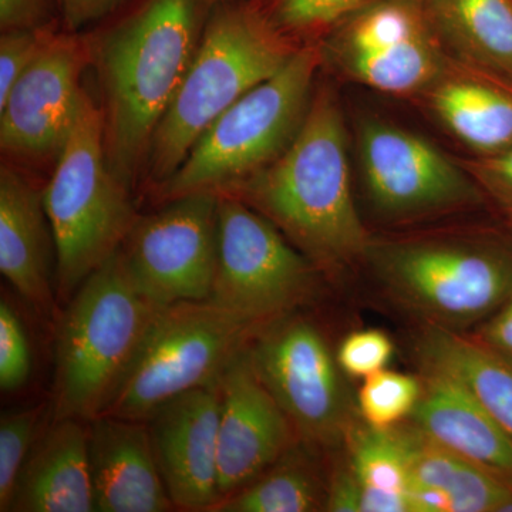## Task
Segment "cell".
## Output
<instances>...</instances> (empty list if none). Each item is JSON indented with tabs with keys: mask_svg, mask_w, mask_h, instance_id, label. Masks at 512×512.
<instances>
[{
	"mask_svg": "<svg viewBox=\"0 0 512 512\" xmlns=\"http://www.w3.org/2000/svg\"><path fill=\"white\" fill-rule=\"evenodd\" d=\"M215 0H137L89 40L103 89L107 160L133 188L200 45Z\"/></svg>",
	"mask_w": 512,
	"mask_h": 512,
	"instance_id": "obj_1",
	"label": "cell"
},
{
	"mask_svg": "<svg viewBox=\"0 0 512 512\" xmlns=\"http://www.w3.org/2000/svg\"><path fill=\"white\" fill-rule=\"evenodd\" d=\"M217 194L268 218L320 272L357 264L372 244L353 200L345 121L329 87L313 93L302 127L274 163Z\"/></svg>",
	"mask_w": 512,
	"mask_h": 512,
	"instance_id": "obj_2",
	"label": "cell"
},
{
	"mask_svg": "<svg viewBox=\"0 0 512 512\" xmlns=\"http://www.w3.org/2000/svg\"><path fill=\"white\" fill-rule=\"evenodd\" d=\"M256 0H227L212 9L200 45L147 160L157 185L178 170L198 138L249 90L278 73L296 53Z\"/></svg>",
	"mask_w": 512,
	"mask_h": 512,
	"instance_id": "obj_3",
	"label": "cell"
},
{
	"mask_svg": "<svg viewBox=\"0 0 512 512\" xmlns=\"http://www.w3.org/2000/svg\"><path fill=\"white\" fill-rule=\"evenodd\" d=\"M366 261L380 289L423 326L463 332L512 293V229L377 241Z\"/></svg>",
	"mask_w": 512,
	"mask_h": 512,
	"instance_id": "obj_4",
	"label": "cell"
},
{
	"mask_svg": "<svg viewBox=\"0 0 512 512\" xmlns=\"http://www.w3.org/2000/svg\"><path fill=\"white\" fill-rule=\"evenodd\" d=\"M59 323L53 419L101 416L160 312L138 289L121 248L72 296Z\"/></svg>",
	"mask_w": 512,
	"mask_h": 512,
	"instance_id": "obj_5",
	"label": "cell"
},
{
	"mask_svg": "<svg viewBox=\"0 0 512 512\" xmlns=\"http://www.w3.org/2000/svg\"><path fill=\"white\" fill-rule=\"evenodd\" d=\"M55 163L43 204L55 238L57 295L70 299L137 221L131 190L107 160L103 111L89 93Z\"/></svg>",
	"mask_w": 512,
	"mask_h": 512,
	"instance_id": "obj_6",
	"label": "cell"
},
{
	"mask_svg": "<svg viewBox=\"0 0 512 512\" xmlns=\"http://www.w3.org/2000/svg\"><path fill=\"white\" fill-rule=\"evenodd\" d=\"M320 47L296 50L288 63L249 90L198 138L183 164L160 185L165 200L224 192L264 170L292 143L308 114Z\"/></svg>",
	"mask_w": 512,
	"mask_h": 512,
	"instance_id": "obj_7",
	"label": "cell"
},
{
	"mask_svg": "<svg viewBox=\"0 0 512 512\" xmlns=\"http://www.w3.org/2000/svg\"><path fill=\"white\" fill-rule=\"evenodd\" d=\"M261 330L210 299L164 306L101 416L147 421L173 397L217 383Z\"/></svg>",
	"mask_w": 512,
	"mask_h": 512,
	"instance_id": "obj_8",
	"label": "cell"
},
{
	"mask_svg": "<svg viewBox=\"0 0 512 512\" xmlns=\"http://www.w3.org/2000/svg\"><path fill=\"white\" fill-rule=\"evenodd\" d=\"M319 272L268 218L232 195L218 194L210 301L265 329L313 299Z\"/></svg>",
	"mask_w": 512,
	"mask_h": 512,
	"instance_id": "obj_9",
	"label": "cell"
},
{
	"mask_svg": "<svg viewBox=\"0 0 512 512\" xmlns=\"http://www.w3.org/2000/svg\"><path fill=\"white\" fill-rule=\"evenodd\" d=\"M320 53L353 82L393 96L423 94L451 60L426 0H372L330 29Z\"/></svg>",
	"mask_w": 512,
	"mask_h": 512,
	"instance_id": "obj_10",
	"label": "cell"
},
{
	"mask_svg": "<svg viewBox=\"0 0 512 512\" xmlns=\"http://www.w3.org/2000/svg\"><path fill=\"white\" fill-rule=\"evenodd\" d=\"M247 350L299 440L313 448L345 441L356 423L353 407L338 357L318 326L292 313L262 329Z\"/></svg>",
	"mask_w": 512,
	"mask_h": 512,
	"instance_id": "obj_11",
	"label": "cell"
},
{
	"mask_svg": "<svg viewBox=\"0 0 512 512\" xmlns=\"http://www.w3.org/2000/svg\"><path fill=\"white\" fill-rule=\"evenodd\" d=\"M121 251L138 289L161 308L208 301L217 271V192H192L137 218Z\"/></svg>",
	"mask_w": 512,
	"mask_h": 512,
	"instance_id": "obj_12",
	"label": "cell"
},
{
	"mask_svg": "<svg viewBox=\"0 0 512 512\" xmlns=\"http://www.w3.org/2000/svg\"><path fill=\"white\" fill-rule=\"evenodd\" d=\"M359 151L370 201L384 217L413 220L487 200L460 164L412 131L366 121Z\"/></svg>",
	"mask_w": 512,
	"mask_h": 512,
	"instance_id": "obj_13",
	"label": "cell"
},
{
	"mask_svg": "<svg viewBox=\"0 0 512 512\" xmlns=\"http://www.w3.org/2000/svg\"><path fill=\"white\" fill-rule=\"evenodd\" d=\"M80 33L53 30L32 66L0 101V148L20 161L57 160L72 133L86 90L82 77L92 59Z\"/></svg>",
	"mask_w": 512,
	"mask_h": 512,
	"instance_id": "obj_14",
	"label": "cell"
},
{
	"mask_svg": "<svg viewBox=\"0 0 512 512\" xmlns=\"http://www.w3.org/2000/svg\"><path fill=\"white\" fill-rule=\"evenodd\" d=\"M218 389V488L222 500L268 470L299 439L291 420L259 379L247 349L229 363L218 380Z\"/></svg>",
	"mask_w": 512,
	"mask_h": 512,
	"instance_id": "obj_15",
	"label": "cell"
},
{
	"mask_svg": "<svg viewBox=\"0 0 512 512\" xmlns=\"http://www.w3.org/2000/svg\"><path fill=\"white\" fill-rule=\"evenodd\" d=\"M218 382L173 397L147 420L154 456L177 510L211 511L218 488Z\"/></svg>",
	"mask_w": 512,
	"mask_h": 512,
	"instance_id": "obj_16",
	"label": "cell"
},
{
	"mask_svg": "<svg viewBox=\"0 0 512 512\" xmlns=\"http://www.w3.org/2000/svg\"><path fill=\"white\" fill-rule=\"evenodd\" d=\"M94 505L99 512L175 510L154 456L147 421H89Z\"/></svg>",
	"mask_w": 512,
	"mask_h": 512,
	"instance_id": "obj_17",
	"label": "cell"
},
{
	"mask_svg": "<svg viewBox=\"0 0 512 512\" xmlns=\"http://www.w3.org/2000/svg\"><path fill=\"white\" fill-rule=\"evenodd\" d=\"M52 249L55 238L43 191L10 165L0 168V272L42 315L53 311Z\"/></svg>",
	"mask_w": 512,
	"mask_h": 512,
	"instance_id": "obj_18",
	"label": "cell"
},
{
	"mask_svg": "<svg viewBox=\"0 0 512 512\" xmlns=\"http://www.w3.org/2000/svg\"><path fill=\"white\" fill-rule=\"evenodd\" d=\"M419 402L409 417L417 429L458 456L512 484V440L463 384L421 369Z\"/></svg>",
	"mask_w": 512,
	"mask_h": 512,
	"instance_id": "obj_19",
	"label": "cell"
},
{
	"mask_svg": "<svg viewBox=\"0 0 512 512\" xmlns=\"http://www.w3.org/2000/svg\"><path fill=\"white\" fill-rule=\"evenodd\" d=\"M86 423L53 419L37 437L20 471L10 511H96Z\"/></svg>",
	"mask_w": 512,
	"mask_h": 512,
	"instance_id": "obj_20",
	"label": "cell"
},
{
	"mask_svg": "<svg viewBox=\"0 0 512 512\" xmlns=\"http://www.w3.org/2000/svg\"><path fill=\"white\" fill-rule=\"evenodd\" d=\"M431 113L476 157L512 148V84L451 57L426 92Z\"/></svg>",
	"mask_w": 512,
	"mask_h": 512,
	"instance_id": "obj_21",
	"label": "cell"
},
{
	"mask_svg": "<svg viewBox=\"0 0 512 512\" xmlns=\"http://www.w3.org/2000/svg\"><path fill=\"white\" fill-rule=\"evenodd\" d=\"M421 369L456 379L512 440V363L463 332L421 326L414 342Z\"/></svg>",
	"mask_w": 512,
	"mask_h": 512,
	"instance_id": "obj_22",
	"label": "cell"
},
{
	"mask_svg": "<svg viewBox=\"0 0 512 512\" xmlns=\"http://www.w3.org/2000/svg\"><path fill=\"white\" fill-rule=\"evenodd\" d=\"M448 55L512 84V0H426Z\"/></svg>",
	"mask_w": 512,
	"mask_h": 512,
	"instance_id": "obj_23",
	"label": "cell"
},
{
	"mask_svg": "<svg viewBox=\"0 0 512 512\" xmlns=\"http://www.w3.org/2000/svg\"><path fill=\"white\" fill-rule=\"evenodd\" d=\"M393 429L406 454L410 483L446 494L450 512H498L510 497L512 484L505 478L441 446L410 421Z\"/></svg>",
	"mask_w": 512,
	"mask_h": 512,
	"instance_id": "obj_24",
	"label": "cell"
},
{
	"mask_svg": "<svg viewBox=\"0 0 512 512\" xmlns=\"http://www.w3.org/2000/svg\"><path fill=\"white\" fill-rule=\"evenodd\" d=\"M299 440L251 483L222 498L210 512L326 511L329 478Z\"/></svg>",
	"mask_w": 512,
	"mask_h": 512,
	"instance_id": "obj_25",
	"label": "cell"
},
{
	"mask_svg": "<svg viewBox=\"0 0 512 512\" xmlns=\"http://www.w3.org/2000/svg\"><path fill=\"white\" fill-rule=\"evenodd\" d=\"M343 443L348 448L349 466L362 487L407 493L409 466L396 431L375 429L365 421H356Z\"/></svg>",
	"mask_w": 512,
	"mask_h": 512,
	"instance_id": "obj_26",
	"label": "cell"
},
{
	"mask_svg": "<svg viewBox=\"0 0 512 512\" xmlns=\"http://www.w3.org/2000/svg\"><path fill=\"white\" fill-rule=\"evenodd\" d=\"M420 394V376L383 369L363 379L357 394V406L363 421L370 427L393 429L409 420Z\"/></svg>",
	"mask_w": 512,
	"mask_h": 512,
	"instance_id": "obj_27",
	"label": "cell"
},
{
	"mask_svg": "<svg viewBox=\"0 0 512 512\" xmlns=\"http://www.w3.org/2000/svg\"><path fill=\"white\" fill-rule=\"evenodd\" d=\"M43 407L5 414L0 421V511L9 512L23 464L39 437Z\"/></svg>",
	"mask_w": 512,
	"mask_h": 512,
	"instance_id": "obj_28",
	"label": "cell"
},
{
	"mask_svg": "<svg viewBox=\"0 0 512 512\" xmlns=\"http://www.w3.org/2000/svg\"><path fill=\"white\" fill-rule=\"evenodd\" d=\"M372 0H269L262 6L288 35L332 29Z\"/></svg>",
	"mask_w": 512,
	"mask_h": 512,
	"instance_id": "obj_29",
	"label": "cell"
},
{
	"mask_svg": "<svg viewBox=\"0 0 512 512\" xmlns=\"http://www.w3.org/2000/svg\"><path fill=\"white\" fill-rule=\"evenodd\" d=\"M32 373V349L22 320L5 299L0 302V387L13 392Z\"/></svg>",
	"mask_w": 512,
	"mask_h": 512,
	"instance_id": "obj_30",
	"label": "cell"
},
{
	"mask_svg": "<svg viewBox=\"0 0 512 512\" xmlns=\"http://www.w3.org/2000/svg\"><path fill=\"white\" fill-rule=\"evenodd\" d=\"M393 352V342L386 333L376 329L357 330L343 339L336 357L343 375L366 379L386 369Z\"/></svg>",
	"mask_w": 512,
	"mask_h": 512,
	"instance_id": "obj_31",
	"label": "cell"
},
{
	"mask_svg": "<svg viewBox=\"0 0 512 512\" xmlns=\"http://www.w3.org/2000/svg\"><path fill=\"white\" fill-rule=\"evenodd\" d=\"M55 28L2 30L0 36V101L32 66Z\"/></svg>",
	"mask_w": 512,
	"mask_h": 512,
	"instance_id": "obj_32",
	"label": "cell"
},
{
	"mask_svg": "<svg viewBox=\"0 0 512 512\" xmlns=\"http://www.w3.org/2000/svg\"><path fill=\"white\" fill-rule=\"evenodd\" d=\"M485 198L493 202L512 224V148L488 157H474L460 163Z\"/></svg>",
	"mask_w": 512,
	"mask_h": 512,
	"instance_id": "obj_33",
	"label": "cell"
},
{
	"mask_svg": "<svg viewBox=\"0 0 512 512\" xmlns=\"http://www.w3.org/2000/svg\"><path fill=\"white\" fill-rule=\"evenodd\" d=\"M137 0H59L60 25L64 30L82 33L97 28L119 15Z\"/></svg>",
	"mask_w": 512,
	"mask_h": 512,
	"instance_id": "obj_34",
	"label": "cell"
},
{
	"mask_svg": "<svg viewBox=\"0 0 512 512\" xmlns=\"http://www.w3.org/2000/svg\"><path fill=\"white\" fill-rule=\"evenodd\" d=\"M60 23L59 0H0V28H55Z\"/></svg>",
	"mask_w": 512,
	"mask_h": 512,
	"instance_id": "obj_35",
	"label": "cell"
},
{
	"mask_svg": "<svg viewBox=\"0 0 512 512\" xmlns=\"http://www.w3.org/2000/svg\"><path fill=\"white\" fill-rule=\"evenodd\" d=\"M473 338L494 355L512 363V293L493 316L481 323Z\"/></svg>",
	"mask_w": 512,
	"mask_h": 512,
	"instance_id": "obj_36",
	"label": "cell"
},
{
	"mask_svg": "<svg viewBox=\"0 0 512 512\" xmlns=\"http://www.w3.org/2000/svg\"><path fill=\"white\" fill-rule=\"evenodd\" d=\"M360 494L362 485L346 463H336L329 477L328 501L326 511L360 512Z\"/></svg>",
	"mask_w": 512,
	"mask_h": 512,
	"instance_id": "obj_37",
	"label": "cell"
},
{
	"mask_svg": "<svg viewBox=\"0 0 512 512\" xmlns=\"http://www.w3.org/2000/svg\"><path fill=\"white\" fill-rule=\"evenodd\" d=\"M410 504L413 512H450V501L447 495L429 485L410 483Z\"/></svg>",
	"mask_w": 512,
	"mask_h": 512,
	"instance_id": "obj_38",
	"label": "cell"
},
{
	"mask_svg": "<svg viewBox=\"0 0 512 512\" xmlns=\"http://www.w3.org/2000/svg\"><path fill=\"white\" fill-rule=\"evenodd\" d=\"M498 512H512V493L507 500L504 501V504L501 505L500 510Z\"/></svg>",
	"mask_w": 512,
	"mask_h": 512,
	"instance_id": "obj_39",
	"label": "cell"
},
{
	"mask_svg": "<svg viewBox=\"0 0 512 512\" xmlns=\"http://www.w3.org/2000/svg\"><path fill=\"white\" fill-rule=\"evenodd\" d=\"M227 2V0H215V3Z\"/></svg>",
	"mask_w": 512,
	"mask_h": 512,
	"instance_id": "obj_40",
	"label": "cell"
},
{
	"mask_svg": "<svg viewBox=\"0 0 512 512\" xmlns=\"http://www.w3.org/2000/svg\"><path fill=\"white\" fill-rule=\"evenodd\" d=\"M505 225H508V227L512 229V224H507V222H505Z\"/></svg>",
	"mask_w": 512,
	"mask_h": 512,
	"instance_id": "obj_41",
	"label": "cell"
}]
</instances>
